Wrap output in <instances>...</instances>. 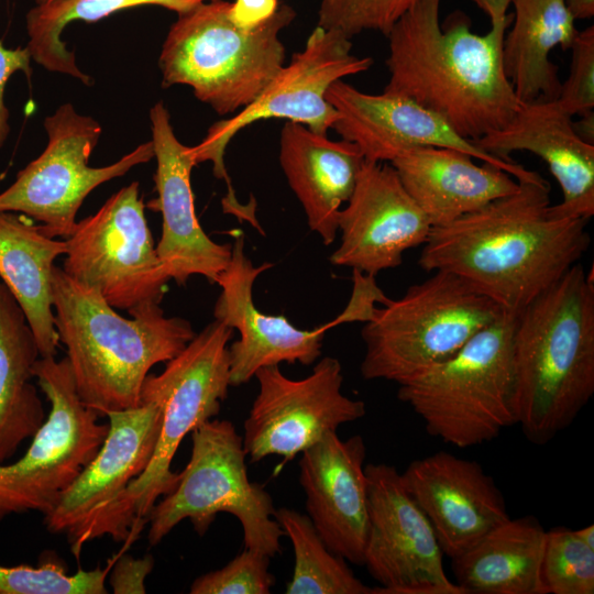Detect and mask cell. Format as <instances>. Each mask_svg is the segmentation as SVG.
I'll return each instance as SVG.
<instances>
[{"label": "cell", "mask_w": 594, "mask_h": 594, "mask_svg": "<svg viewBox=\"0 0 594 594\" xmlns=\"http://www.w3.org/2000/svg\"><path fill=\"white\" fill-rule=\"evenodd\" d=\"M549 194L544 179L519 182L514 194L432 227L418 264L426 272L453 273L518 314L591 245L590 220L553 216Z\"/></svg>", "instance_id": "6da1fadb"}, {"label": "cell", "mask_w": 594, "mask_h": 594, "mask_svg": "<svg viewBox=\"0 0 594 594\" xmlns=\"http://www.w3.org/2000/svg\"><path fill=\"white\" fill-rule=\"evenodd\" d=\"M570 12L578 19H590L594 14V0H564Z\"/></svg>", "instance_id": "7bdbcfd3"}, {"label": "cell", "mask_w": 594, "mask_h": 594, "mask_svg": "<svg viewBox=\"0 0 594 594\" xmlns=\"http://www.w3.org/2000/svg\"><path fill=\"white\" fill-rule=\"evenodd\" d=\"M363 162L360 148L346 140H330L292 121L280 131V167L309 228L324 245L336 239L339 211L354 190Z\"/></svg>", "instance_id": "cb8c5ba5"}, {"label": "cell", "mask_w": 594, "mask_h": 594, "mask_svg": "<svg viewBox=\"0 0 594 594\" xmlns=\"http://www.w3.org/2000/svg\"><path fill=\"white\" fill-rule=\"evenodd\" d=\"M541 581L544 594H593L594 548L566 527L546 530Z\"/></svg>", "instance_id": "1f68e13d"}, {"label": "cell", "mask_w": 594, "mask_h": 594, "mask_svg": "<svg viewBox=\"0 0 594 594\" xmlns=\"http://www.w3.org/2000/svg\"><path fill=\"white\" fill-rule=\"evenodd\" d=\"M150 119L158 196L147 207L162 213V234L156 244L158 258L165 273L178 285L193 275L217 283L231 260L232 244L212 241L196 216L190 183L191 169L197 165L193 146L178 141L163 102L154 105Z\"/></svg>", "instance_id": "d6986e66"}, {"label": "cell", "mask_w": 594, "mask_h": 594, "mask_svg": "<svg viewBox=\"0 0 594 594\" xmlns=\"http://www.w3.org/2000/svg\"><path fill=\"white\" fill-rule=\"evenodd\" d=\"M372 64L371 57L352 54L351 37L317 25L302 51L292 56L289 65L283 66L252 103L233 117L213 123L204 140L193 146V152L197 164L212 162L215 176L226 182L228 194L222 200L223 211L240 221L254 223L256 220L255 204L243 205L238 200L224 164L227 146L242 129L260 120L286 119L327 134L338 118V112L326 100L327 89L339 79L366 72Z\"/></svg>", "instance_id": "30bf717a"}, {"label": "cell", "mask_w": 594, "mask_h": 594, "mask_svg": "<svg viewBox=\"0 0 594 594\" xmlns=\"http://www.w3.org/2000/svg\"><path fill=\"white\" fill-rule=\"evenodd\" d=\"M512 358L516 424L546 444L594 394V280L580 262L517 314Z\"/></svg>", "instance_id": "3957f363"}, {"label": "cell", "mask_w": 594, "mask_h": 594, "mask_svg": "<svg viewBox=\"0 0 594 594\" xmlns=\"http://www.w3.org/2000/svg\"><path fill=\"white\" fill-rule=\"evenodd\" d=\"M324 97L338 112L332 129L355 144L365 161L391 163L411 147H446L498 167L518 182L542 179L537 172L481 150L441 117L407 97L365 94L342 79L331 84Z\"/></svg>", "instance_id": "2e32d148"}, {"label": "cell", "mask_w": 594, "mask_h": 594, "mask_svg": "<svg viewBox=\"0 0 594 594\" xmlns=\"http://www.w3.org/2000/svg\"><path fill=\"white\" fill-rule=\"evenodd\" d=\"M63 271L114 309L160 304L170 279L156 253L139 183L113 194L66 239Z\"/></svg>", "instance_id": "4fadbf2b"}, {"label": "cell", "mask_w": 594, "mask_h": 594, "mask_svg": "<svg viewBox=\"0 0 594 594\" xmlns=\"http://www.w3.org/2000/svg\"><path fill=\"white\" fill-rule=\"evenodd\" d=\"M271 557L245 549L223 568L198 576L191 594H268L275 584Z\"/></svg>", "instance_id": "e575fe53"}, {"label": "cell", "mask_w": 594, "mask_h": 594, "mask_svg": "<svg viewBox=\"0 0 594 594\" xmlns=\"http://www.w3.org/2000/svg\"><path fill=\"white\" fill-rule=\"evenodd\" d=\"M512 28L503 45L505 73L522 103L557 99L561 81L550 53L570 50L579 30L564 0H512Z\"/></svg>", "instance_id": "4316f807"}, {"label": "cell", "mask_w": 594, "mask_h": 594, "mask_svg": "<svg viewBox=\"0 0 594 594\" xmlns=\"http://www.w3.org/2000/svg\"><path fill=\"white\" fill-rule=\"evenodd\" d=\"M274 518L292 541L294 571L287 594H372L346 564L328 549L310 518L292 508L275 509Z\"/></svg>", "instance_id": "4dcf8cb0"}, {"label": "cell", "mask_w": 594, "mask_h": 594, "mask_svg": "<svg viewBox=\"0 0 594 594\" xmlns=\"http://www.w3.org/2000/svg\"><path fill=\"white\" fill-rule=\"evenodd\" d=\"M54 0H36V4H41V3H48V2H52Z\"/></svg>", "instance_id": "f6af8a7d"}, {"label": "cell", "mask_w": 594, "mask_h": 594, "mask_svg": "<svg viewBox=\"0 0 594 594\" xmlns=\"http://www.w3.org/2000/svg\"><path fill=\"white\" fill-rule=\"evenodd\" d=\"M473 2L488 15L491 24L499 23L506 19L507 10L512 4V0H473Z\"/></svg>", "instance_id": "60d3db41"}, {"label": "cell", "mask_w": 594, "mask_h": 594, "mask_svg": "<svg viewBox=\"0 0 594 594\" xmlns=\"http://www.w3.org/2000/svg\"><path fill=\"white\" fill-rule=\"evenodd\" d=\"M191 442L176 487L148 514L150 546L158 544L185 519L201 537L219 513H229L242 526L245 549L271 558L280 553L285 532L274 518L272 496L249 480L243 439L233 424L210 419L191 431Z\"/></svg>", "instance_id": "9c48e42d"}, {"label": "cell", "mask_w": 594, "mask_h": 594, "mask_svg": "<svg viewBox=\"0 0 594 594\" xmlns=\"http://www.w3.org/2000/svg\"><path fill=\"white\" fill-rule=\"evenodd\" d=\"M376 308L362 329L365 380L405 384L458 353L504 311L462 277L436 271Z\"/></svg>", "instance_id": "52a82bcc"}, {"label": "cell", "mask_w": 594, "mask_h": 594, "mask_svg": "<svg viewBox=\"0 0 594 594\" xmlns=\"http://www.w3.org/2000/svg\"><path fill=\"white\" fill-rule=\"evenodd\" d=\"M94 570H78L69 575L57 560L47 559L38 566L0 564V594H106V579L112 563Z\"/></svg>", "instance_id": "d6a6232c"}, {"label": "cell", "mask_w": 594, "mask_h": 594, "mask_svg": "<svg viewBox=\"0 0 594 594\" xmlns=\"http://www.w3.org/2000/svg\"><path fill=\"white\" fill-rule=\"evenodd\" d=\"M258 393L243 425V447L251 462L268 455L293 460L327 433L365 415V404L342 393V366L326 356L301 380L285 376L278 365L254 375Z\"/></svg>", "instance_id": "5bb4252c"}, {"label": "cell", "mask_w": 594, "mask_h": 594, "mask_svg": "<svg viewBox=\"0 0 594 594\" xmlns=\"http://www.w3.org/2000/svg\"><path fill=\"white\" fill-rule=\"evenodd\" d=\"M66 241L45 235L25 215L0 211V279L22 308L40 356H55L52 270Z\"/></svg>", "instance_id": "484cf974"}, {"label": "cell", "mask_w": 594, "mask_h": 594, "mask_svg": "<svg viewBox=\"0 0 594 594\" xmlns=\"http://www.w3.org/2000/svg\"><path fill=\"white\" fill-rule=\"evenodd\" d=\"M369 529L364 562L378 594H465L446 575L436 534L395 466L365 465Z\"/></svg>", "instance_id": "9a60e30c"}, {"label": "cell", "mask_w": 594, "mask_h": 594, "mask_svg": "<svg viewBox=\"0 0 594 594\" xmlns=\"http://www.w3.org/2000/svg\"><path fill=\"white\" fill-rule=\"evenodd\" d=\"M32 57L26 47L8 48L0 41V147L9 134V111L4 105V88L9 78L16 72H23L28 77L32 69Z\"/></svg>", "instance_id": "f35d334b"}, {"label": "cell", "mask_w": 594, "mask_h": 594, "mask_svg": "<svg viewBox=\"0 0 594 594\" xmlns=\"http://www.w3.org/2000/svg\"><path fill=\"white\" fill-rule=\"evenodd\" d=\"M279 4V0H235L230 4L229 18L237 26L252 30L268 21Z\"/></svg>", "instance_id": "ab89813d"}, {"label": "cell", "mask_w": 594, "mask_h": 594, "mask_svg": "<svg viewBox=\"0 0 594 594\" xmlns=\"http://www.w3.org/2000/svg\"><path fill=\"white\" fill-rule=\"evenodd\" d=\"M544 539L536 517L509 518L451 559L454 583L465 594H544Z\"/></svg>", "instance_id": "83f0119b"}, {"label": "cell", "mask_w": 594, "mask_h": 594, "mask_svg": "<svg viewBox=\"0 0 594 594\" xmlns=\"http://www.w3.org/2000/svg\"><path fill=\"white\" fill-rule=\"evenodd\" d=\"M231 2H205L178 15L160 55L164 87L187 85L195 96L224 116L252 103L283 68L279 33L296 18L280 3L264 24L244 30L229 18Z\"/></svg>", "instance_id": "8992f818"}, {"label": "cell", "mask_w": 594, "mask_h": 594, "mask_svg": "<svg viewBox=\"0 0 594 594\" xmlns=\"http://www.w3.org/2000/svg\"><path fill=\"white\" fill-rule=\"evenodd\" d=\"M580 119L572 121V127L580 139L594 145V112L579 116Z\"/></svg>", "instance_id": "b9f144b4"}, {"label": "cell", "mask_w": 594, "mask_h": 594, "mask_svg": "<svg viewBox=\"0 0 594 594\" xmlns=\"http://www.w3.org/2000/svg\"><path fill=\"white\" fill-rule=\"evenodd\" d=\"M44 128L48 136L45 150L0 193V211L21 212L40 221L41 231L50 238H68L73 233L82 201L97 186L154 157L150 141L111 165L89 166L101 127L95 119L77 113L70 103L47 117Z\"/></svg>", "instance_id": "7c38bea8"}, {"label": "cell", "mask_w": 594, "mask_h": 594, "mask_svg": "<svg viewBox=\"0 0 594 594\" xmlns=\"http://www.w3.org/2000/svg\"><path fill=\"white\" fill-rule=\"evenodd\" d=\"M272 266L268 262L254 266L245 255L244 238L239 235L232 244L231 260L217 280L221 294L215 305V319L240 332V339L229 346L231 386L248 383L265 366L314 363L321 354L326 331L334 326L332 321L301 330L285 316L261 312L253 301V285Z\"/></svg>", "instance_id": "44dd1931"}, {"label": "cell", "mask_w": 594, "mask_h": 594, "mask_svg": "<svg viewBox=\"0 0 594 594\" xmlns=\"http://www.w3.org/2000/svg\"><path fill=\"white\" fill-rule=\"evenodd\" d=\"M570 50V73L561 84L557 100L573 117L593 111L594 108V26L579 31Z\"/></svg>", "instance_id": "d590c367"}, {"label": "cell", "mask_w": 594, "mask_h": 594, "mask_svg": "<svg viewBox=\"0 0 594 594\" xmlns=\"http://www.w3.org/2000/svg\"><path fill=\"white\" fill-rule=\"evenodd\" d=\"M453 148L419 146L389 164L432 227L450 223L495 199L514 194L519 182L503 169Z\"/></svg>", "instance_id": "d4e9b609"}, {"label": "cell", "mask_w": 594, "mask_h": 594, "mask_svg": "<svg viewBox=\"0 0 594 594\" xmlns=\"http://www.w3.org/2000/svg\"><path fill=\"white\" fill-rule=\"evenodd\" d=\"M233 329L216 320L196 334L186 348L166 362L161 374H147L141 399L163 406V420L152 459L143 473L87 534V542L110 536L116 541L135 536L147 522L158 498L177 485L179 473L170 470L172 461L184 438L217 416L228 396L230 359L228 342Z\"/></svg>", "instance_id": "5b68a950"}, {"label": "cell", "mask_w": 594, "mask_h": 594, "mask_svg": "<svg viewBox=\"0 0 594 594\" xmlns=\"http://www.w3.org/2000/svg\"><path fill=\"white\" fill-rule=\"evenodd\" d=\"M154 568L151 554L135 559L130 554L117 556L109 572V583L114 594H144L145 579Z\"/></svg>", "instance_id": "74e56055"}, {"label": "cell", "mask_w": 594, "mask_h": 594, "mask_svg": "<svg viewBox=\"0 0 594 594\" xmlns=\"http://www.w3.org/2000/svg\"><path fill=\"white\" fill-rule=\"evenodd\" d=\"M572 121L557 99H538L524 103L503 129L472 142L505 161H513L509 154L516 151L539 156L562 193L550 212L590 220L594 215V145L578 136Z\"/></svg>", "instance_id": "603a6c76"}, {"label": "cell", "mask_w": 594, "mask_h": 594, "mask_svg": "<svg viewBox=\"0 0 594 594\" xmlns=\"http://www.w3.org/2000/svg\"><path fill=\"white\" fill-rule=\"evenodd\" d=\"M38 346L25 315L0 279V464L12 458L45 420L32 384Z\"/></svg>", "instance_id": "f1b7e54d"}, {"label": "cell", "mask_w": 594, "mask_h": 594, "mask_svg": "<svg viewBox=\"0 0 594 594\" xmlns=\"http://www.w3.org/2000/svg\"><path fill=\"white\" fill-rule=\"evenodd\" d=\"M400 476L451 559L510 518L502 491L476 461L439 451L414 460Z\"/></svg>", "instance_id": "ffe728a7"}, {"label": "cell", "mask_w": 594, "mask_h": 594, "mask_svg": "<svg viewBox=\"0 0 594 594\" xmlns=\"http://www.w3.org/2000/svg\"><path fill=\"white\" fill-rule=\"evenodd\" d=\"M579 538L591 548H594V526L588 525L586 527L575 530Z\"/></svg>", "instance_id": "ee69618b"}, {"label": "cell", "mask_w": 594, "mask_h": 594, "mask_svg": "<svg viewBox=\"0 0 594 594\" xmlns=\"http://www.w3.org/2000/svg\"><path fill=\"white\" fill-rule=\"evenodd\" d=\"M353 293L351 299L343 312L334 319V323L351 321H371L376 308L375 302L386 305L388 299L377 287L374 276L353 270Z\"/></svg>", "instance_id": "8d00e7d4"}, {"label": "cell", "mask_w": 594, "mask_h": 594, "mask_svg": "<svg viewBox=\"0 0 594 594\" xmlns=\"http://www.w3.org/2000/svg\"><path fill=\"white\" fill-rule=\"evenodd\" d=\"M442 0H417L393 25L383 92L407 97L474 141L503 129L524 105L504 68L513 14L485 34L455 11L440 21Z\"/></svg>", "instance_id": "7a4b0ae2"}, {"label": "cell", "mask_w": 594, "mask_h": 594, "mask_svg": "<svg viewBox=\"0 0 594 594\" xmlns=\"http://www.w3.org/2000/svg\"><path fill=\"white\" fill-rule=\"evenodd\" d=\"M417 0H320L317 25L353 37L364 31L387 35Z\"/></svg>", "instance_id": "836d02e7"}, {"label": "cell", "mask_w": 594, "mask_h": 594, "mask_svg": "<svg viewBox=\"0 0 594 594\" xmlns=\"http://www.w3.org/2000/svg\"><path fill=\"white\" fill-rule=\"evenodd\" d=\"M216 0H54L36 4L26 14L31 57L51 72H58L91 85L92 78L76 65L75 54L67 50L61 34L70 22H96L119 10L138 6H160L178 15Z\"/></svg>", "instance_id": "f546056e"}, {"label": "cell", "mask_w": 594, "mask_h": 594, "mask_svg": "<svg viewBox=\"0 0 594 594\" xmlns=\"http://www.w3.org/2000/svg\"><path fill=\"white\" fill-rule=\"evenodd\" d=\"M102 446L44 515L48 531L65 534L79 558L91 527L148 465L161 432L163 406L152 399L110 411Z\"/></svg>", "instance_id": "e0dca14e"}, {"label": "cell", "mask_w": 594, "mask_h": 594, "mask_svg": "<svg viewBox=\"0 0 594 594\" xmlns=\"http://www.w3.org/2000/svg\"><path fill=\"white\" fill-rule=\"evenodd\" d=\"M432 226L385 162H363L354 190L339 211L341 242L330 262L375 276L397 267L403 254L424 245Z\"/></svg>", "instance_id": "ac0fdd59"}, {"label": "cell", "mask_w": 594, "mask_h": 594, "mask_svg": "<svg viewBox=\"0 0 594 594\" xmlns=\"http://www.w3.org/2000/svg\"><path fill=\"white\" fill-rule=\"evenodd\" d=\"M33 376L51 410L24 455L0 464V520L14 514L51 512L108 432V424L99 422L100 416L79 398L67 358L40 356Z\"/></svg>", "instance_id": "8fae6325"}, {"label": "cell", "mask_w": 594, "mask_h": 594, "mask_svg": "<svg viewBox=\"0 0 594 594\" xmlns=\"http://www.w3.org/2000/svg\"><path fill=\"white\" fill-rule=\"evenodd\" d=\"M517 314L504 311L458 353L399 385L398 398L427 432L469 448L494 440L516 424L512 341Z\"/></svg>", "instance_id": "ba28073f"}, {"label": "cell", "mask_w": 594, "mask_h": 594, "mask_svg": "<svg viewBox=\"0 0 594 594\" xmlns=\"http://www.w3.org/2000/svg\"><path fill=\"white\" fill-rule=\"evenodd\" d=\"M300 454L299 483L315 529L330 551L363 565L369 529L363 438L342 440L329 432Z\"/></svg>", "instance_id": "7402d4cb"}, {"label": "cell", "mask_w": 594, "mask_h": 594, "mask_svg": "<svg viewBox=\"0 0 594 594\" xmlns=\"http://www.w3.org/2000/svg\"><path fill=\"white\" fill-rule=\"evenodd\" d=\"M54 324L67 350L79 398L100 417L141 404L148 371L179 354L196 336L191 323L166 317L160 304L121 317L94 288L52 270Z\"/></svg>", "instance_id": "277c9868"}]
</instances>
